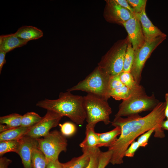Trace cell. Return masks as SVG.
Segmentation results:
<instances>
[{"mask_svg": "<svg viewBox=\"0 0 168 168\" xmlns=\"http://www.w3.org/2000/svg\"><path fill=\"white\" fill-rule=\"evenodd\" d=\"M165 106V102H159L149 114L144 117L136 114L126 118H114L111 122V125L114 127H119L121 132L114 143L108 148V150L113 152L110 163L113 165L123 163L125 153L130 144L138 137L152 128L155 129V137H165L161 125L166 118Z\"/></svg>", "mask_w": 168, "mask_h": 168, "instance_id": "1", "label": "cell"}, {"mask_svg": "<svg viewBox=\"0 0 168 168\" xmlns=\"http://www.w3.org/2000/svg\"><path fill=\"white\" fill-rule=\"evenodd\" d=\"M94 128L95 127L86 125L85 137L79 145L82 150H91L98 148V134L95 132Z\"/></svg>", "mask_w": 168, "mask_h": 168, "instance_id": "17", "label": "cell"}, {"mask_svg": "<svg viewBox=\"0 0 168 168\" xmlns=\"http://www.w3.org/2000/svg\"><path fill=\"white\" fill-rule=\"evenodd\" d=\"M33 168H46L47 161L44 153L37 147L33 150L32 156Z\"/></svg>", "mask_w": 168, "mask_h": 168, "instance_id": "21", "label": "cell"}, {"mask_svg": "<svg viewBox=\"0 0 168 168\" xmlns=\"http://www.w3.org/2000/svg\"><path fill=\"white\" fill-rule=\"evenodd\" d=\"M12 128H12L6 124H0V132L1 133L7 131Z\"/></svg>", "mask_w": 168, "mask_h": 168, "instance_id": "39", "label": "cell"}, {"mask_svg": "<svg viewBox=\"0 0 168 168\" xmlns=\"http://www.w3.org/2000/svg\"><path fill=\"white\" fill-rule=\"evenodd\" d=\"M36 139L37 147L44 153L47 161L58 159L60 153L67 151V140L66 137L58 130L50 132L43 137Z\"/></svg>", "mask_w": 168, "mask_h": 168, "instance_id": "7", "label": "cell"}, {"mask_svg": "<svg viewBox=\"0 0 168 168\" xmlns=\"http://www.w3.org/2000/svg\"><path fill=\"white\" fill-rule=\"evenodd\" d=\"M124 86V85L120 81L119 74L110 77L109 82V88L110 91Z\"/></svg>", "mask_w": 168, "mask_h": 168, "instance_id": "32", "label": "cell"}, {"mask_svg": "<svg viewBox=\"0 0 168 168\" xmlns=\"http://www.w3.org/2000/svg\"><path fill=\"white\" fill-rule=\"evenodd\" d=\"M144 90L141 86L135 89H131L124 86L116 89L111 90L110 92V97L117 100H125L133 94Z\"/></svg>", "mask_w": 168, "mask_h": 168, "instance_id": "20", "label": "cell"}, {"mask_svg": "<svg viewBox=\"0 0 168 168\" xmlns=\"http://www.w3.org/2000/svg\"><path fill=\"white\" fill-rule=\"evenodd\" d=\"M113 152L112 150L103 152L100 151L98 158V165L97 168H105L110 162Z\"/></svg>", "mask_w": 168, "mask_h": 168, "instance_id": "28", "label": "cell"}, {"mask_svg": "<svg viewBox=\"0 0 168 168\" xmlns=\"http://www.w3.org/2000/svg\"><path fill=\"white\" fill-rule=\"evenodd\" d=\"M29 41L17 36L15 33L0 36V50L6 53L26 45Z\"/></svg>", "mask_w": 168, "mask_h": 168, "instance_id": "14", "label": "cell"}, {"mask_svg": "<svg viewBox=\"0 0 168 168\" xmlns=\"http://www.w3.org/2000/svg\"><path fill=\"white\" fill-rule=\"evenodd\" d=\"M122 25L127 32L128 36L134 51L141 47L145 40L141 23L135 14Z\"/></svg>", "mask_w": 168, "mask_h": 168, "instance_id": "10", "label": "cell"}, {"mask_svg": "<svg viewBox=\"0 0 168 168\" xmlns=\"http://www.w3.org/2000/svg\"><path fill=\"white\" fill-rule=\"evenodd\" d=\"M127 1L133 9L135 14L140 13L146 8V0H127Z\"/></svg>", "mask_w": 168, "mask_h": 168, "instance_id": "30", "label": "cell"}, {"mask_svg": "<svg viewBox=\"0 0 168 168\" xmlns=\"http://www.w3.org/2000/svg\"><path fill=\"white\" fill-rule=\"evenodd\" d=\"M17 153L20 156L23 168H33L32 156L34 148L38 145L36 139L25 136L19 140Z\"/></svg>", "mask_w": 168, "mask_h": 168, "instance_id": "12", "label": "cell"}, {"mask_svg": "<svg viewBox=\"0 0 168 168\" xmlns=\"http://www.w3.org/2000/svg\"><path fill=\"white\" fill-rule=\"evenodd\" d=\"M82 150L83 154L81 156L62 163L63 168H83L86 166L90 161V150Z\"/></svg>", "mask_w": 168, "mask_h": 168, "instance_id": "19", "label": "cell"}, {"mask_svg": "<svg viewBox=\"0 0 168 168\" xmlns=\"http://www.w3.org/2000/svg\"><path fill=\"white\" fill-rule=\"evenodd\" d=\"M140 147L138 142L134 141L130 144L126 150L125 153V156L130 157H133L135 152Z\"/></svg>", "mask_w": 168, "mask_h": 168, "instance_id": "33", "label": "cell"}, {"mask_svg": "<svg viewBox=\"0 0 168 168\" xmlns=\"http://www.w3.org/2000/svg\"><path fill=\"white\" fill-rule=\"evenodd\" d=\"M135 15L141 23L145 41L158 37L166 35L152 24L146 15L145 9L140 13L135 14Z\"/></svg>", "mask_w": 168, "mask_h": 168, "instance_id": "13", "label": "cell"}, {"mask_svg": "<svg viewBox=\"0 0 168 168\" xmlns=\"http://www.w3.org/2000/svg\"><path fill=\"white\" fill-rule=\"evenodd\" d=\"M14 33L18 37L28 41L38 39L43 35L41 30L32 26H23Z\"/></svg>", "mask_w": 168, "mask_h": 168, "instance_id": "16", "label": "cell"}, {"mask_svg": "<svg viewBox=\"0 0 168 168\" xmlns=\"http://www.w3.org/2000/svg\"><path fill=\"white\" fill-rule=\"evenodd\" d=\"M116 2L124 8L127 10L132 14H135L133 9L130 6L127 0H115Z\"/></svg>", "mask_w": 168, "mask_h": 168, "instance_id": "34", "label": "cell"}, {"mask_svg": "<svg viewBox=\"0 0 168 168\" xmlns=\"http://www.w3.org/2000/svg\"><path fill=\"white\" fill-rule=\"evenodd\" d=\"M155 131L154 128H152L143 133L138 138L137 141L140 147H144L147 145L149 138Z\"/></svg>", "mask_w": 168, "mask_h": 168, "instance_id": "31", "label": "cell"}, {"mask_svg": "<svg viewBox=\"0 0 168 168\" xmlns=\"http://www.w3.org/2000/svg\"><path fill=\"white\" fill-rule=\"evenodd\" d=\"M110 76L97 67L84 79L68 89L71 92L81 91L91 94L108 100L110 97L109 82Z\"/></svg>", "mask_w": 168, "mask_h": 168, "instance_id": "3", "label": "cell"}, {"mask_svg": "<svg viewBox=\"0 0 168 168\" xmlns=\"http://www.w3.org/2000/svg\"><path fill=\"white\" fill-rule=\"evenodd\" d=\"M12 162L11 160L6 157L0 156V168H8V166Z\"/></svg>", "mask_w": 168, "mask_h": 168, "instance_id": "36", "label": "cell"}, {"mask_svg": "<svg viewBox=\"0 0 168 168\" xmlns=\"http://www.w3.org/2000/svg\"><path fill=\"white\" fill-rule=\"evenodd\" d=\"M42 118L35 112H27L22 115L21 126L24 127H32L38 123Z\"/></svg>", "mask_w": 168, "mask_h": 168, "instance_id": "23", "label": "cell"}, {"mask_svg": "<svg viewBox=\"0 0 168 168\" xmlns=\"http://www.w3.org/2000/svg\"><path fill=\"white\" fill-rule=\"evenodd\" d=\"M128 41L127 36L116 43L98 64V67L110 77L118 75L123 71L124 57Z\"/></svg>", "mask_w": 168, "mask_h": 168, "instance_id": "6", "label": "cell"}, {"mask_svg": "<svg viewBox=\"0 0 168 168\" xmlns=\"http://www.w3.org/2000/svg\"><path fill=\"white\" fill-rule=\"evenodd\" d=\"M100 152L99 148L90 150L89 162L87 165L83 168H97L99 156Z\"/></svg>", "mask_w": 168, "mask_h": 168, "instance_id": "29", "label": "cell"}, {"mask_svg": "<svg viewBox=\"0 0 168 168\" xmlns=\"http://www.w3.org/2000/svg\"><path fill=\"white\" fill-rule=\"evenodd\" d=\"M22 115L17 113H12L0 117V123L7 125L12 128L21 126Z\"/></svg>", "mask_w": 168, "mask_h": 168, "instance_id": "22", "label": "cell"}, {"mask_svg": "<svg viewBox=\"0 0 168 168\" xmlns=\"http://www.w3.org/2000/svg\"><path fill=\"white\" fill-rule=\"evenodd\" d=\"M36 105L67 117L79 125L83 124L86 119L84 96L73 95L70 91L60 92L56 99L38 101Z\"/></svg>", "mask_w": 168, "mask_h": 168, "instance_id": "2", "label": "cell"}, {"mask_svg": "<svg viewBox=\"0 0 168 168\" xmlns=\"http://www.w3.org/2000/svg\"><path fill=\"white\" fill-rule=\"evenodd\" d=\"M162 129L168 130V119L164 120L162 123L161 125Z\"/></svg>", "mask_w": 168, "mask_h": 168, "instance_id": "40", "label": "cell"}, {"mask_svg": "<svg viewBox=\"0 0 168 168\" xmlns=\"http://www.w3.org/2000/svg\"><path fill=\"white\" fill-rule=\"evenodd\" d=\"M31 127L19 126L1 133L0 142L4 141L19 140L26 136Z\"/></svg>", "mask_w": 168, "mask_h": 168, "instance_id": "18", "label": "cell"}, {"mask_svg": "<svg viewBox=\"0 0 168 168\" xmlns=\"http://www.w3.org/2000/svg\"><path fill=\"white\" fill-rule=\"evenodd\" d=\"M134 50L129 40L125 53L123 71L130 72L133 64Z\"/></svg>", "mask_w": 168, "mask_h": 168, "instance_id": "24", "label": "cell"}, {"mask_svg": "<svg viewBox=\"0 0 168 168\" xmlns=\"http://www.w3.org/2000/svg\"><path fill=\"white\" fill-rule=\"evenodd\" d=\"M119 76L123 84L130 89H137L141 86L136 82L130 72L122 71Z\"/></svg>", "mask_w": 168, "mask_h": 168, "instance_id": "26", "label": "cell"}, {"mask_svg": "<svg viewBox=\"0 0 168 168\" xmlns=\"http://www.w3.org/2000/svg\"><path fill=\"white\" fill-rule=\"evenodd\" d=\"M166 106L165 110V117L168 119V93H166L165 96Z\"/></svg>", "mask_w": 168, "mask_h": 168, "instance_id": "38", "label": "cell"}, {"mask_svg": "<svg viewBox=\"0 0 168 168\" xmlns=\"http://www.w3.org/2000/svg\"><path fill=\"white\" fill-rule=\"evenodd\" d=\"M62 134L66 137H70L76 132L77 128L75 125L72 122H66L63 124H59Z\"/></svg>", "mask_w": 168, "mask_h": 168, "instance_id": "27", "label": "cell"}, {"mask_svg": "<svg viewBox=\"0 0 168 168\" xmlns=\"http://www.w3.org/2000/svg\"><path fill=\"white\" fill-rule=\"evenodd\" d=\"M63 117L55 112L47 110L45 115L38 123L31 127L26 136L35 139L43 137L50 132L51 128L59 125Z\"/></svg>", "mask_w": 168, "mask_h": 168, "instance_id": "9", "label": "cell"}, {"mask_svg": "<svg viewBox=\"0 0 168 168\" xmlns=\"http://www.w3.org/2000/svg\"><path fill=\"white\" fill-rule=\"evenodd\" d=\"M159 102L153 94L147 95L144 90L136 92L119 105L114 118L129 116L143 111L152 110Z\"/></svg>", "mask_w": 168, "mask_h": 168, "instance_id": "5", "label": "cell"}, {"mask_svg": "<svg viewBox=\"0 0 168 168\" xmlns=\"http://www.w3.org/2000/svg\"><path fill=\"white\" fill-rule=\"evenodd\" d=\"M46 168H63L62 163L59 161L58 159L47 161Z\"/></svg>", "mask_w": 168, "mask_h": 168, "instance_id": "35", "label": "cell"}, {"mask_svg": "<svg viewBox=\"0 0 168 168\" xmlns=\"http://www.w3.org/2000/svg\"><path fill=\"white\" fill-rule=\"evenodd\" d=\"M121 132L120 128L119 126L110 131L101 133H98L99 141L97 147H107L109 148L117 140V137Z\"/></svg>", "mask_w": 168, "mask_h": 168, "instance_id": "15", "label": "cell"}, {"mask_svg": "<svg viewBox=\"0 0 168 168\" xmlns=\"http://www.w3.org/2000/svg\"><path fill=\"white\" fill-rule=\"evenodd\" d=\"M134 15L119 4L115 0L106 1L105 16L108 21L122 25Z\"/></svg>", "mask_w": 168, "mask_h": 168, "instance_id": "11", "label": "cell"}, {"mask_svg": "<svg viewBox=\"0 0 168 168\" xmlns=\"http://www.w3.org/2000/svg\"><path fill=\"white\" fill-rule=\"evenodd\" d=\"M167 35L160 36L145 41L140 48L134 51V58L130 72L135 81L139 84L144 64L152 52L163 41Z\"/></svg>", "mask_w": 168, "mask_h": 168, "instance_id": "8", "label": "cell"}, {"mask_svg": "<svg viewBox=\"0 0 168 168\" xmlns=\"http://www.w3.org/2000/svg\"><path fill=\"white\" fill-rule=\"evenodd\" d=\"M6 53L0 50V74L1 73L2 68L6 63L5 56Z\"/></svg>", "mask_w": 168, "mask_h": 168, "instance_id": "37", "label": "cell"}, {"mask_svg": "<svg viewBox=\"0 0 168 168\" xmlns=\"http://www.w3.org/2000/svg\"><path fill=\"white\" fill-rule=\"evenodd\" d=\"M19 146L18 140L4 141L0 142V156L11 152L16 153Z\"/></svg>", "mask_w": 168, "mask_h": 168, "instance_id": "25", "label": "cell"}, {"mask_svg": "<svg viewBox=\"0 0 168 168\" xmlns=\"http://www.w3.org/2000/svg\"><path fill=\"white\" fill-rule=\"evenodd\" d=\"M84 102L86 125L95 127L100 122H103L105 125L111 122L110 116L112 111L107 100L96 95L88 93L84 96Z\"/></svg>", "mask_w": 168, "mask_h": 168, "instance_id": "4", "label": "cell"}]
</instances>
